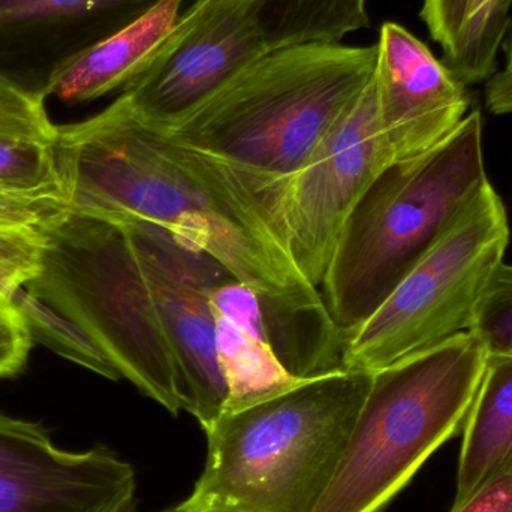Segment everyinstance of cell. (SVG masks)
Instances as JSON below:
<instances>
[{
  "instance_id": "obj_6",
  "label": "cell",
  "mask_w": 512,
  "mask_h": 512,
  "mask_svg": "<svg viewBox=\"0 0 512 512\" xmlns=\"http://www.w3.org/2000/svg\"><path fill=\"white\" fill-rule=\"evenodd\" d=\"M26 288L77 319L141 394L183 411L173 352L128 227L69 209L47 231L42 267Z\"/></svg>"
},
{
  "instance_id": "obj_26",
  "label": "cell",
  "mask_w": 512,
  "mask_h": 512,
  "mask_svg": "<svg viewBox=\"0 0 512 512\" xmlns=\"http://www.w3.org/2000/svg\"><path fill=\"white\" fill-rule=\"evenodd\" d=\"M450 512H512V477L490 484Z\"/></svg>"
},
{
  "instance_id": "obj_1",
  "label": "cell",
  "mask_w": 512,
  "mask_h": 512,
  "mask_svg": "<svg viewBox=\"0 0 512 512\" xmlns=\"http://www.w3.org/2000/svg\"><path fill=\"white\" fill-rule=\"evenodd\" d=\"M53 149L69 209L162 228L206 252L258 295L271 339L331 322L242 180L141 122L123 93L101 113L57 126Z\"/></svg>"
},
{
  "instance_id": "obj_14",
  "label": "cell",
  "mask_w": 512,
  "mask_h": 512,
  "mask_svg": "<svg viewBox=\"0 0 512 512\" xmlns=\"http://www.w3.org/2000/svg\"><path fill=\"white\" fill-rule=\"evenodd\" d=\"M212 310L216 354L228 393L222 414L251 408L306 381L283 363L271 340L261 300L249 286L236 279L225 280L212 294Z\"/></svg>"
},
{
  "instance_id": "obj_8",
  "label": "cell",
  "mask_w": 512,
  "mask_h": 512,
  "mask_svg": "<svg viewBox=\"0 0 512 512\" xmlns=\"http://www.w3.org/2000/svg\"><path fill=\"white\" fill-rule=\"evenodd\" d=\"M393 164L379 126L372 80L292 177L280 203L286 248L315 288L324 282L349 216Z\"/></svg>"
},
{
  "instance_id": "obj_13",
  "label": "cell",
  "mask_w": 512,
  "mask_h": 512,
  "mask_svg": "<svg viewBox=\"0 0 512 512\" xmlns=\"http://www.w3.org/2000/svg\"><path fill=\"white\" fill-rule=\"evenodd\" d=\"M162 0H0V75L47 99L54 78Z\"/></svg>"
},
{
  "instance_id": "obj_19",
  "label": "cell",
  "mask_w": 512,
  "mask_h": 512,
  "mask_svg": "<svg viewBox=\"0 0 512 512\" xmlns=\"http://www.w3.org/2000/svg\"><path fill=\"white\" fill-rule=\"evenodd\" d=\"M11 304L23 319L33 342L41 343L60 357L111 381L122 379L98 340L60 307L54 306L26 286H21L12 295Z\"/></svg>"
},
{
  "instance_id": "obj_11",
  "label": "cell",
  "mask_w": 512,
  "mask_h": 512,
  "mask_svg": "<svg viewBox=\"0 0 512 512\" xmlns=\"http://www.w3.org/2000/svg\"><path fill=\"white\" fill-rule=\"evenodd\" d=\"M137 474L104 447L69 451L0 412V512H134Z\"/></svg>"
},
{
  "instance_id": "obj_2",
  "label": "cell",
  "mask_w": 512,
  "mask_h": 512,
  "mask_svg": "<svg viewBox=\"0 0 512 512\" xmlns=\"http://www.w3.org/2000/svg\"><path fill=\"white\" fill-rule=\"evenodd\" d=\"M376 54V45L319 42L270 50L170 128L155 129L236 174L285 243L286 186L372 83Z\"/></svg>"
},
{
  "instance_id": "obj_24",
  "label": "cell",
  "mask_w": 512,
  "mask_h": 512,
  "mask_svg": "<svg viewBox=\"0 0 512 512\" xmlns=\"http://www.w3.org/2000/svg\"><path fill=\"white\" fill-rule=\"evenodd\" d=\"M68 210L65 200L0 192V228L48 227Z\"/></svg>"
},
{
  "instance_id": "obj_4",
  "label": "cell",
  "mask_w": 512,
  "mask_h": 512,
  "mask_svg": "<svg viewBox=\"0 0 512 512\" xmlns=\"http://www.w3.org/2000/svg\"><path fill=\"white\" fill-rule=\"evenodd\" d=\"M489 183L480 110L435 149L379 174L349 216L319 288L342 334L381 306Z\"/></svg>"
},
{
  "instance_id": "obj_3",
  "label": "cell",
  "mask_w": 512,
  "mask_h": 512,
  "mask_svg": "<svg viewBox=\"0 0 512 512\" xmlns=\"http://www.w3.org/2000/svg\"><path fill=\"white\" fill-rule=\"evenodd\" d=\"M373 375L310 376L209 429L203 472L179 504L189 512H313L348 447Z\"/></svg>"
},
{
  "instance_id": "obj_29",
  "label": "cell",
  "mask_w": 512,
  "mask_h": 512,
  "mask_svg": "<svg viewBox=\"0 0 512 512\" xmlns=\"http://www.w3.org/2000/svg\"><path fill=\"white\" fill-rule=\"evenodd\" d=\"M507 68H512V41L510 42V47H508V65Z\"/></svg>"
},
{
  "instance_id": "obj_27",
  "label": "cell",
  "mask_w": 512,
  "mask_h": 512,
  "mask_svg": "<svg viewBox=\"0 0 512 512\" xmlns=\"http://www.w3.org/2000/svg\"><path fill=\"white\" fill-rule=\"evenodd\" d=\"M486 105L490 113L512 114V68L496 72L487 80Z\"/></svg>"
},
{
  "instance_id": "obj_25",
  "label": "cell",
  "mask_w": 512,
  "mask_h": 512,
  "mask_svg": "<svg viewBox=\"0 0 512 512\" xmlns=\"http://www.w3.org/2000/svg\"><path fill=\"white\" fill-rule=\"evenodd\" d=\"M33 340L12 304L0 303V379L24 369Z\"/></svg>"
},
{
  "instance_id": "obj_9",
  "label": "cell",
  "mask_w": 512,
  "mask_h": 512,
  "mask_svg": "<svg viewBox=\"0 0 512 512\" xmlns=\"http://www.w3.org/2000/svg\"><path fill=\"white\" fill-rule=\"evenodd\" d=\"M268 51L259 0H195L122 93L141 122L167 129Z\"/></svg>"
},
{
  "instance_id": "obj_21",
  "label": "cell",
  "mask_w": 512,
  "mask_h": 512,
  "mask_svg": "<svg viewBox=\"0 0 512 512\" xmlns=\"http://www.w3.org/2000/svg\"><path fill=\"white\" fill-rule=\"evenodd\" d=\"M469 333L489 358H512V264L502 262L478 301Z\"/></svg>"
},
{
  "instance_id": "obj_22",
  "label": "cell",
  "mask_w": 512,
  "mask_h": 512,
  "mask_svg": "<svg viewBox=\"0 0 512 512\" xmlns=\"http://www.w3.org/2000/svg\"><path fill=\"white\" fill-rule=\"evenodd\" d=\"M48 227L0 228V303L11 304L12 295L38 276Z\"/></svg>"
},
{
  "instance_id": "obj_12",
  "label": "cell",
  "mask_w": 512,
  "mask_h": 512,
  "mask_svg": "<svg viewBox=\"0 0 512 512\" xmlns=\"http://www.w3.org/2000/svg\"><path fill=\"white\" fill-rule=\"evenodd\" d=\"M376 48L379 126L396 164L447 140L468 116L471 99L465 84L400 24L385 23Z\"/></svg>"
},
{
  "instance_id": "obj_5",
  "label": "cell",
  "mask_w": 512,
  "mask_h": 512,
  "mask_svg": "<svg viewBox=\"0 0 512 512\" xmlns=\"http://www.w3.org/2000/svg\"><path fill=\"white\" fill-rule=\"evenodd\" d=\"M489 357L469 331L373 375L348 447L313 512H382L463 432Z\"/></svg>"
},
{
  "instance_id": "obj_7",
  "label": "cell",
  "mask_w": 512,
  "mask_h": 512,
  "mask_svg": "<svg viewBox=\"0 0 512 512\" xmlns=\"http://www.w3.org/2000/svg\"><path fill=\"white\" fill-rule=\"evenodd\" d=\"M492 183L400 280L381 306L342 334V367L370 375L468 331L510 243Z\"/></svg>"
},
{
  "instance_id": "obj_18",
  "label": "cell",
  "mask_w": 512,
  "mask_h": 512,
  "mask_svg": "<svg viewBox=\"0 0 512 512\" xmlns=\"http://www.w3.org/2000/svg\"><path fill=\"white\" fill-rule=\"evenodd\" d=\"M268 48L340 44L348 33L370 26L367 0H259Z\"/></svg>"
},
{
  "instance_id": "obj_16",
  "label": "cell",
  "mask_w": 512,
  "mask_h": 512,
  "mask_svg": "<svg viewBox=\"0 0 512 512\" xmlns=\"http://www.w3.org/2000/svg\"><path fill=\"white\" fill-rule=\"evenodd\" d=\"M512 477V358H489L463 427L453 508Z\"/></svg>"
},
{
  "instance_id": "obj_23",
  "label": "cell",
  "mask_w": 512,
  "mask_h": 512,
  "mask_svg": "<svg viewBox=\"0 0 512 512\" xmlns=\"http://www.w3.org/2000/svg\"><path fill=\"white\" fill-rule=\"evenodd\" d=\"M56 134L45 99L0 75V135L53 144Z\"/></svg>"
},
{
  "instance_id": "obj_30",
  "label": "cell",
  "mask_w": 512,
  "mask_h": 512,
  "mask_svg": "<svg viewBox=\"0 0 512 512\" xmlns=\"http://www.w3.org/2000/svg\"><path fill=\"white\" fill-rule=\"evenodd\" d=\"M161 512H189V511L183 510V508L180 507V505H177V507H171V508H168V510H164Z\"/></svg>"
},
{
  "instance_id": "obj_17",
  "label": "cell",
  "mask_w": 512,
  "mask_h": 512,
  "mask_svg": "<svg viewBox=\"0 0 512 512\" xmlns=\"http://www.w3.org/2000/svg\"><path fill=\"white\" fill-rule=\"evenodd\" d=\"M498 0H424L421 18L444 48L445 66L463 84L489 80L508 27Z\"/></svg>"
},
{
  "instance_id": "obj_20",
  "label": "cell",
  "mask_w": 512,
  "mask_h": 512,
  "mask_svg": "<svg viewBox=\"0 0 512 512\" xmlns=\"http://www.w3.org/2000/svg\"><path fill=\"white\" fill-rule=\"evenodd\" d=\"M0 192L66 201L53 144L0 135Z\"/></svg>"
},
{
  "instance_id": "obj_28",
  "label": "cell",
  "mask_w": 512,
  "mask_h": 512,
  "mask_svg": "<svg viewBox=\"0 0 512 512\" xmlns=\"http://www.w3.org/2000/svg\"><path fill=\"white\" fill-rule=\"evenodd\" d=\"M498 3L504 11L510 12L512 0H498Z\"/></svg>"
},
{
  "instance_id": "obj_10",
  "label": "cell",
  "mask_w": 512,
  "mask_h": 512,
  "mask_svg": "<svg viewBox=\"0 0 512 512\" xmlns=\"http://www.w3.org/2000/svg\"><path fill=\"white\" fill-rule=\"evenodd\" d=\"M123 225L131 233L179 370L183 409L209 429L228 397L216 354L212 294L234 277L212 256L167 230Z\"/></svg>"
},
{
  "instance_id": "obj_15",
  "label": "cell",
  "mask_w": 512,
  "mask_h": 512,
  "mask_svg": "<svg viewBox=\"0 0 512 512\" xmlns=\"http://www.w3.org/2000/svg\"><path fill=\"white\" fill-rule=\"evenodd\" d=\"M182 3L162 0L152 11L78 57L54 78L47 98L75 105L125 92L176 26Z\"/></svg>"
}]
</instances>
